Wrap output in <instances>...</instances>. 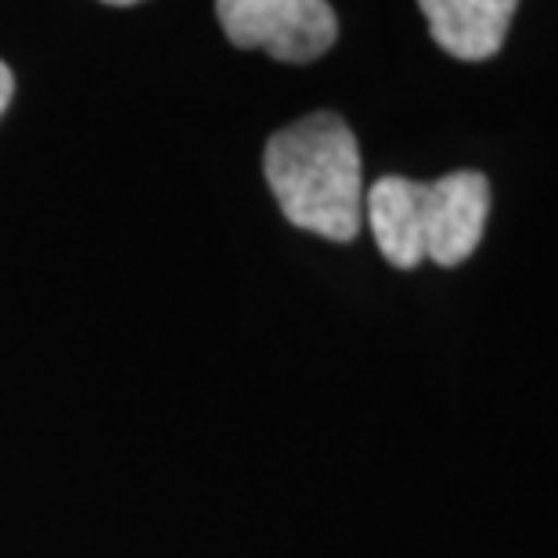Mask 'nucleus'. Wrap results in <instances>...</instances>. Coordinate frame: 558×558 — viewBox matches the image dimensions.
<instances>
[{"mask_svg": "<svg viewBox=\"0 0 558 558\" xmlns=\"http://www.w3.org/2000/svg\"><path fill=\"white\" fill-rule=\"evenodd\" d=\"M433 40L461 62H486L501 51L519 0H418Z\"/></svg>", "mask_w": 558, "mask_h": 558, "instance_id": "20e7f679", "label": "nucleus"}, {"mask_svg": "<svg viewBox=\"0 0 558 558\" xmlns=\"http://www.w3.org/2000/svg\"><path fill=\"white\" fill-rule=\"evenodd\" d=\"M11 94H15V76H11V69L0 62V116L11 105Z\"/></svg>", "mask_w": 558, "mask_h": 558, "instance_id": "39448f33", "label": "nucleus"}, {"mask_svg": "<svg viewBox=\"0 0 558 558\" xmlns=\"http://www.w3.org/2000/svg\"><path fill=\"white\" fill-rule=\"evenodd\" d=\"M217 19L234 47H259L292 65L314 62L339 37L328 0H217Z\"/></svg>", "mask_w": 558, "mask_h": 558, "instance_id": "7ed1b4c3", "label": "nucleus"}, {"mask_svg": "<svg viewBox=\"0 0 558 558\" xmlns=\"http://www.w3.org/2000/svg\"><path fill=\"white\" fill-rule=\"evenodd\" d=\"M101 4H112V8H130V4H141V0H101Z\"/></svg>", "mask_w": 558, "mask_h": 558, "instance_id": "423d86ee", "label": "nucleus"}, {"mask_svg": "<svg viewBox=\"0 0 558 558\" xmlns=\"http://www.w3.org/2000/svg\"><path fill=\"white\" fill-rule=\"evenodd\" d=\"M364 217L383 256L400 270L433 259L458 267L483 242L490 217V184L476 170H458L439 181L383 177L364 192Z\"/></svg>", "mask_w": 558, "mask_h": 558, "instance_id": "f03ea898", "label": "nucleus"}, {"mask_svg": "<svg viewBox=\"0 0 558 558\" xmlns=\"http://www.w3.org/2000/svg\"><path fill=\"white\" fill-rule=\"evenodd\" d=\"M264 173L284 220L328 242H353L364 223L361 148L347 120L314 112L267 141Z\"/></svg>", "mask_w": 558, "mask_h": 558, "instance_id": "f257e3e1", "label": "nucleus"}]
</instances>
